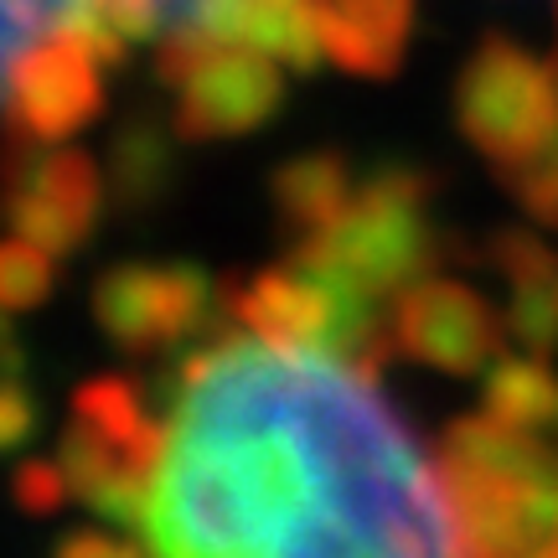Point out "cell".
<instances>
[{"mask_svg": "<svg viewBox=\"0 0 558 558\" xmlns=\"http://www.w3.org/2000/svg\"><path fill=\"white\" fill-rule=\"evenodd\" d=\"M166 388L156 558H471L445 471L378 373L228 331Z\"/></svg>", "mask_w": 558, "mask_h": 558, "instance_id": "6da1fadb", "label": "cell"}, {"mask_svg": "<svg viewBox=\"0 0 558 558\" xmlns=\"http://www.w3.org/2000/svg\"><path fill=\"white\" fill-rule=\"evenodd\" d=\"M439 471L471 558H538L558 538V450L481 414L445 424Z\"/></svg>", "mask_w": 558, "mask_h": 558, "instance_id": "7a4b0ae2", "label": "cell"}, {"mask_svg": "<svg viewBox=\"0 0 558 558\" xmlns=\"http://www.w3.org/2000/svg\"><path fill=\"white\" fill-rule=\"evenodd\" d=\"M429 202H435L429 171L378 166L373 177L357 181L352 202L326 228L295 239L290 259L337 290L393 305L445 254V233H439Z\"/></svg>", "mask_w": 558, "mask_h": 558, "instance_id": "3957f363", "label": "cell"}, {"mask_svg": "<svg viewBox=\"0 0 558 558\" xmlns=\"http://www.w3.org/2000/svg\"><path fill=\"white\" fill-rule=\"evenodd\" d=\"M156 83L171 94V124L192 145L239 140L269 124L284 104V73L254 47H233L177 21L156 47Z\"/></svg>", "mask_w": 558, "mask_h": 558, "instance_id": "277c9868", "label": "cell"}, {"mask_svg": "<svg viewBox=\"0 0 558 558\" xmlns=\"http://www.w3.org/2000/svg\"><path fill=\"white\" fill-rule=\"evenodd\" d=\"M456 124L497 177L533 166L558 140L554 62L533 58L501 32L481 37L456 78Z\"/></svg>", "mask_w": 558, "mask_h": 558, "instance_id": "5b68a950", "label": "cell"}, {"mask_svg": "<svg viewBox=\"0 0 558 558\" xmlns=\"http://www.w3.org/2000/svg\"><path fill=\"white\" fill-rule=\"evenodd\" d=\"M109 202V177L78 145H37L0 135V222L52 259L94 239Z\"/></svg>", "mask_w": 558, "mask_h": 558, "instance_id": "8992f818", "label": "cell"}, {"mask_svg": "<svg viewBox=\"0 0 558 558\" xmlns=\"http://www.w3.org/2000/svg\"><path fill=\"white\" fill-rule=\"evenodd\" d=\"M94 320L130 357H156L213 331L222 290L186 259H124L94 279Z\"/></svg>", "mask_w": 558, "mask_h": 558, "instance_id": "52a82bcc", "label": "cell"}, {"mask_svg": "<svg viewBox=\"0 0 558 558\" xmlns=\"http://www.w3.org/2000/svg\"><path fill=\"white\" fill-rule=\"evenodd\" d=\"M388 337H393V357L424 362L450 378H476L501 357L507 320L465 279L424 275L393 300Z\"/></svg>", "mask_w": 558, "mask_h": 558, "instance_id": "ba28073f", "label": "cell"}, {"mask_svg": "<svg viewBox=\"0 0 558 558\" xmlns=\"http://www.w3.org/2000/svg\"><path fill=\"white\" fill-rule=\"evenodd\" d=\"M104 62L68 32L41 37L32 52H21L5 83V135L37 140V145H68L104 114Z\"/></svg>", "mask_w": 558, "mask_h": 558, "instance_id": "9c48e42d", "label": "cell"}, {"mask_svg": "<svg viewBox=\"0 0 558 558\" xmlns=\"http://www.w3.org/2000/svg\"><path fill=\"white\" fill-rule=\"evenodd\" d=\"M181 21L213 32L218 41L254 47L295 73H311L326 58L316 0H186Z\"/></svg>", "mask_w": 558, "mask_h": 558, "instance_id": "30bf717a", "label": "cell"}, {"mask_svg": "<svg viewBox=\"0 0 558 558\" xmlns=\"http://www.w3.org/2000/svg\"><path fill=\"white\" fill-rule=\"evenodd\" d=\"M326 58L357 78H393L409 52L414 0H316Z\"/></svg>", "mask_w": 558, "mask_h": 558, "instance_id": "8fae6325", "label": "cell"}, {"mask_svg": "<svg viewBox=\"0 0 558 558\" xmlns=\"http://www.w3.org/2000/svg\"><path fill=\"white\" fill-rule=\"evenodd\" d=\"M177 124L156 120V114H130L109 140V197L124 213H156L160 202L177 192L181 181V156H177Z\"/></svg>", "mask_w": 558, "mask_h": 558, "instance_id": "7c38bea8", "label": "cell"}, {"mask_svg": "<svg viewBox=\"0 0 558 558\" xmlns=\"http://www.w3.org/2000/svg\"><path fill=\"white\" fill-rule=\"evenodd\" d=\"M352 192H357V177L341 150H300L269 177V207L295 239L326 228L352 202Z\"/></svg>", "mask_w": 558, "mask_h": 558, "instance_id": "4fadbf2b", "label": "cell"}, {"mask_svg": "<svg viewBox=\"0 0 558 558\" xmlns=\"http://www.w3.org/2000/svg\"><path fill=\"white\" fill-rule=\"evenodd\" d=\"M73 418L94 424V429L109 435L120 450H130L140 465L160 471V456H166V424H156V418L145 414V393H140V383H130V378L83 383L78 393H73Z\"/></svg>", "mask_w": 558, "mask_h": 558, "instance_id": "5bb4252c", "label": "cell"}, {"mask_svg": "<svg viewBox=\"0 0 558 558\" xmlns=\"http://www.w3.org/2000/svg\"><path fill=\"white\" fill-rule=\"evenodd\" d=\"M481 409L512 429L538 435L558 424V373L548 357H497L481 388Z\"/></svg>", "mask_w": 558, "mask_h": 558, "instance_id": "9a60e30c", "label": "cell"}, {"mask_svg": "<svg viewBox=\"0 0 558 558\" xmlns=\"http://www.w3.org/2000/svg\"><path fill=\"white\" fill-rule=\"evenodd\" d=\"M83 11L88 0H0V99H5V83L21 52H32L52 32H68Z\"/></svg>", "mask_w": 558, "mask_h": 558, "instance_id": "2e32d148", "label": "cell"}, {"mask_svg": "<svg viewBox=\"0 0 558 558\" xmlns=\"http://www.w3.org/2000/svg\"><path fill=\"white\" fill-rule=\"evenodd\" d=\"M507 331L533 352V357H554L558 352V275H533L507 284Z\"/></svg>", "mask_w": 558, "mask_h": 558, "instance_id": "e0dca14e", "label": "cell"}, {"mask_svg": "<svg viewBox=\"0 0 558 558\" xmlns=\"http://www.w3.org/2000/svg\"><path fill=\"white\" fill-rule=\"evenodd\" d=\"M52 295V254L26 239H0V311H37Z\"/></svg>", "mask_w": 558, "mask_h": 558, "instance_id": "ac0fdd59", "label": "cell"}, {"mask_svg": "<svg viewBox=\"0 0 558 558\" xmlns=\"http://www.w3.org/2000/svg\"><path fill=\"white\" fill-rule=\"evenodd\" d=\"M11 497H16L21 512L52 518V512H62V501H73V481L58 460H21L11 471Z\"/></svg>", "mask_w": 558, "mask_h": 558, "instance_id": "d6986e66", "label": "cell"}, {"mask_svg": "<svg viewBox=\"0 0 558 558\" xmlns=\"http://www.w3.org/2000/svg\"><path fill=\"white\" fill-rule=\"evenodd\" d=\"M37 435V399L21 383V373H0V456L21 450Z\"/></svg>", "mask_w": 558, "mask_h": 558, "instance_id": "ffe728a7", "label": "cell"}, {"mask_svg": "<svg viewBox=\"0 0 558 558\" xmlns=\"http://www.w3.org/2000/svg\"><path fill=\"white\" fill-rule=\"evenodd\" d=\"M52 558H145L135 543L114 538V533H99V527H78V533H62Z\"/></svg>", "mask_w": 558, "mask_h": 558, "instance_id": "44dd1931", "label": "cell"}, {"mask_svg": "<svg viewBox=\"0 0 558 558\" xmlns=\"http://www.w3.org/2000/svg\"><path fill=\"white\" fill-rule=\"evenodd\" d=\"M21 367H26V347H21V337L11 331V320L0 311V373H21Z\"/></svg>", "mask_w": 558, "mask_h": 558, "instance_id": "7402d4cb", "label": "cell"}, {"mask_svg": "<svg viewBox=\"0 0 558 558\" xmlns=\"http://www.w3.org/2000/svg\"><path fill=\"white\" fill-rule=\"evenodd\" d=\"M166 11H171V26H177V21L186 16V0H166Z\"/></svg>", "mask_w": 558, "mask_h": 558, "instance_id": "603a6c76", "label": "cell"}, {"mask_svg": "<svg viewBox=\"0 0 558 558\" xmlns=\"http://www.w3.org/2000/svg\"><path fill=\"white\" fill-rule=\"evenodd\" d=\"M538 558H558V538H554V543H548V548H543V554H538Z\"/></svg>", "mask_w": 558, "mask_h": 558, "instance_id": "cb8c5ba5", "label": "cell"}, {"mask_svg": "<svg viewBox=\"0 0 558 558\" xmlns=\"http://www.w3.org/2000/svg\"><path fill=\"white\" fill-rule=\"evenodd\" d=\"M554 73H558V47H554Z\"/></svg>", "mask_w": 558, "mask_h": 558, "instance_id": "d4e9b609", "label": "cell"}]
</instances>
